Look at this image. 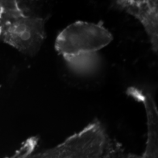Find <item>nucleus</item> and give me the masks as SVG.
<instances>
[{"instance_id": "1", "label": "nucleus", "mask_w": 158, "mask_h": 158, "mask_svg": "<svg viewBox=\"0 0 158 158\" xmlns=\"http://www.w3.org/2000/svg\"><path fill=\"white\" fill-rule=\"evenodd\" d=\"M45 19L30 14L17 1H0V40L34 55L45 38Z\"/></svg>"}, {"instance_id": "2", "label": "nucleus", "mask_w": 158, "mask_h": 158, "mask_svg": "<svg viewBox=\"0 0 158 158\" xmlns=\"http://www.w3.org/2000/svg\"><path fill=\"white\" fill-rule=\"evenodd\" d=\"M113 35L103 25L77 21L69 25L57 36L55 49L64 58L97 52L113 40Z\"/></svg>"}, {"instance_id": "3", "label": "nucleus", "mask_w": 158, "mask_h": 158, "mask_svg": "<svg viewBox=\"0 0 158 158\" xmlns=\"http://www.w3.org/2000/svg\"><path fill=\"white\" fill-rule=\"evenodd\" d=\"M119 8L135 17L145 29L154 52L158 49V1H117Z\"/></svg>"}, {"instance_id": "4", "label": "nucleus", "mask_w": 158, "mask_h": 158, "mask_svg": "<svg viewBox=\"0 0 158 158\" xmlns=\"http://www.w3.org/2000/svg\"><path fill=\"white\" fill-rule=\"evenodd\" d=\"M69 68L80 73H90L94 70L100 63V57L97 52L81 54L64 58Z\"/></svg>"}]
</instances>
